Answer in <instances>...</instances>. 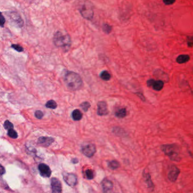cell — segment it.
Listing matches in <instances>:
<instances>
[{
	"label": "cell",
	"instance_id": "6da1fadb",
	"mask_svg": "<svg viewBox=\"0 0 193 193\" xmlns=\"http://www.w3.org/2000/svg\"><path fill=\"white\" fill-rule=\"evenodd\" d=\"M53 43L56 47L68 51L72 44L70 35L64 31H57L54 35Z\"/></svg>",
	"mask_w": 193,
	"mask_h": 193
},
{
	"label": "cell",
	"instance_id": "7a4b0ae2",
	"mask_svg": "<svg viewBox=\"0 0 193 193\" xmlns=\"http://www.w3.org/2000/svg\"><path fill=\"white\" fill-rule=\"evenodd\" d=\"M64 81L69 90L77 91L82 86V80L80 75L73 72H68L64 77Z\"/></svg>",
	"mask_w": 193,
	"mask_h": 193
},
{
	"label": "cell",
	"instance_id": "3957f363",
	"mask_svg": "<svg viewBox=\"0 0 193 193\" xmlns=\"http://www.w3.org/2000/svg\"><path fill=\"white\" fill-rule=\"evenodd\" d=\"M76 6L77 7L81 16L84 18L91 20L93 18V5L88 0H77Z\"/></svg>",
	"mask_w": 193,
	"mask_h": 193
},
{
	"label": "cell",
	"instance_id": "277c9868",
	"mask_svg": "<svg viewBox=\"0 0 193 193\" xmlns=\"http://www.w3.org/2000/svg\"><path fill=\"white\" fill-rule=\"evenodd\" d=\"M161 148L165 155L168 156L172 160L176 162L180 161L179 148L176 144H164L162 146Z\"/></svg>",
	"mask_w": 193,
	"mask_h": 193
},
{
	"label": "cell",
	"instance_id": "5b68a950",
	"mask_svg": "<svg viewBox=\"0 0 193 193\" xmlns=\"http://www.w3.org/2000/svg\"><path fill=\"white\" fill-rule=\"evenodd\" d=\"M8 16L11 22L16 27L21 28L23 26V21L22 20V18L17 12H9Z\"/></svg>",
	"mask_w": 193,
	"mask_h": 193
},
{
	"label": "cell",
	"instance_id": "8992f818",
	"mask_svg": "<svg viewBox=\"0 0 193 193\" xmlns=\"http://www.w3.org/2000/svg\"><path fill=\"white\" fill-rule=\"evenodd\" d=\"M82 152L84 155L88 158H90L96 153V147L94 144L91 143L86 144L82 147Z\"/></svg>",
	"mask_w": 193,
	"mask_h": 193
},
{
	"label": "cell",
	"instance_id": "52a82bcc",
	"mask_svg": "<svg viewBox=\"0 0 193 193\" xmlns=\"http://www.w3.org/2000/svg\"><path fill=\"white\" fill-rule=\"evenodd\" d=\"M147 86L149 87L153 88L154 90L159 91L162 90L164 87V82L162 80L155 81L154 79H149L147 82Z\"/></svg>",
	"mask_w": 193,
	"mask_h": 193
},
{
	"label": "cell",
	"instance_id": "ba28073f",
	"mask_svg": "<svg viewBox=\"0 0 193 193\" xmlns=\"http://www.w3.org/2000/svg\"><path fill=\"white\" fill-rule=\"evenodd\" d=\"M180 173V169L175 165H172L170 168L169 171L168 172V180L172 182H176L177 180V178Z\"/></svg>",
	"mask_w": 193,
	"mask_h": 193
},
{
	"label": "cell",
	"instance_id": "9c48e42d",
	"mask_svg": "<svg viewBox=\"0 0 193 193\" xmlns=\"http://www.w3.org/2000/svg\"><path fill=\"white\" fill-rule=\"evenodd\" d=\"M64 180L66 183L69 186H74L77 183V177L74 174L72 173H64L63 175Z\"/></svg>",
	"mask_w": 193,
	"mask_h": 193
},
{
	"label": "cell",
	"instance_id": "30bf717a",
	"mask_svg": "<svg viewBox=\"0 0 193 193\" xmlns=\"http://www.w3.org/2000/svg\"><path fill=\"white\" fill-rule=\"evenodd\" d=\"M51 187L53 193H61L62 191L61 182L56 178L51 179Z\"/></svg>",
	"mask_w": 193,
	"mask_h": 193
},
{
	"label": "cell",
	"instance_id": "8fae6325",
	"mask_svg": "<svg viewBox=\"0 0 193 193\" xmlns=\"http://www.w3.org/2000/svg\"><path fill=\"white\" fill-rule=\"evenodd\" d=\"M39 171L41 176L44 177H49L51 175V171L49 167L43 163L39 165Z\"/></svg>",
	"mask_w": 193,
	"mask_h": 193
},
{
	"label": "cell",
	"instance_id": "7c38bea8",
	"mask_svg": "<svg viewBox=\"0 0 193 193\" xmlns=\"http://www.w3.org/2000/svg\"><path fill=\"white\" fill-rule=\"evenodd\" d=\"M97 114L99 115H105L108 114L107 104L105 101H100L98 103Z\"/></svg>",
	"mask_w": 193,
	"mask_h": 193
},
{
	"label": "cell",
	"instance_id": "4fadbf2b",
	"mask_svg": "<svg viewBox=\"0 0 193 193\" xmlns=\"http://www.w3.org/2000/svg\"><path fill=\"white\" fill-rule=\"evenodd\" d=\"M54 139L51 137H41L39 138L38 142L44 146L48 147L54 142Z\"/></svg>",
	"mask_w": 193,
	"mask_h": 193
},
{
	"label": "cell",
	"instance_id": "5bb4252c",
	"mask_svg": "<svg viewBox=\"0 0 193 193\" xmlns=\"http://www.w3.org/2000/svg\"><path fill=\"white\" fill-rule=\"evenodd\" d=\"M102 187L104 192H109L113 189V183L109 180H104L102 182Z\"/></svg>",
	"mask_w": 193,
	"mask_h": 193
},
{
	"label": "cell",
	"instance_id": "9a60e30c",
	"mask_svg": "<svg viewBox=\"0 0 193 193\" xmlns=\"http://www.w3.org/2000/svg\"><path fill=\"white\" fill-rule=\"evenodd\" d=\"M144 181L147 184V186L148 188L151 190V191H153L154 189V185L153 184V181L151 180V176L149 173L147 172L146 173H144Z\"/></svg>",
	"mask_w": 193,
	"mask_h": 193
},
{
	"label": "cell",
	"instance_id": "2e32d148",
	"mask_svg": "<svg viewBox=\"0 0 193 193\" xmlns=\"http://www.w3.org/2000/svg\"><path fill=\"white\" fill-rule=\"evenodd\" d=\"M155 75L158 78H160L162 81H168V77L164 72L160 70H157L155 72Z\"/></svg>",
	"mask_w": 193,
	"mask_h": 193
},
{
	"label": "cell",
	"instance_id": "e0dca14e",
	"mask_svg": "<svg viewBox=\"0 0 193 193\" xmlns=\"http://www.w3.org/2000/svg\"><path fill=\"white\" fill-rule=\"evenodd\" d=\"M190 60V56L187 54H181L177 57L176 61L178 64H184L188 62Z\"/></svg>",
	"mask_w": 193,
	"mask_h": 193
},
{
	"label": "cell",
	"instance_id": "ac0fdd59",
	"mask_svg": "<svg viewBox=\"0 0 193 193\" xmlns=\"http://www.w3.org/2000/svg\"><path fill=\"white\" fill-rule=\"evenodd\" d=\"M72 118L75 121H79L82 118V113L79 109H75L72 113Z\"/></svg>",
	"mask_w": 193,
	"mask_h": 193
},
{
	"label": "cell",
	"instance_id": "d6986e66",
	"mask_svg": "<svg viewBox=\"0 0 193 193\" xmlns=\"http://www.w3.org/2000/svg\"><path fill=\"white\" fill-rule=\"evenodd\" d=\"M115 116L117 117L120 118H122L125 117L127 115V111L125 108H122L119 109L117 112H115Z\"/></svg>",
	"mask_w": 193,
	"mask_h": 193
},
{
	"label": "cell",
	"instance_id": "ffe728a7",
	"mask_svg": "<svg viewBox=\"0 0 193 193\" xmlns=\"http://www.w3.org/2000/svg\"><path fill=\"white\" fill-rule=\"evenodd\" d=\"M100 77L103 80L106 81H109L111 78V74L107 71H103L101 72L100 74Z\"/></svg>",
	"mask_w": 193,
	"mask_h": 193
},
{
	"label": "cell",
	"instance_id": "44dd1931",
	"mask_svg": "<svg viewBox=\"0 0 193 193\" xmlns=\"http://www.w3.org/2000/svg\"><path fill=\"white\" fill-rule=\"evenodd\" d=\"M45 106H46V107L48 108L54 109H56V108H57V103H56L55 101L51 100L48 101L46 103Z\"/></svg>",
	"mask_w": 193,
	"mask_h": 193
},
{
	"label": "cell",
	"instance_id": "7402d4cb",
	"mask_svg": "<svg viewBox=\"0 0 193 193\" xmlns=\"http://www.w3.org/2000/svg\"><path fill=\"white\" fill-rule=\"evenodd\" d=\"M108 166L112 169H116L120 167V163L117 161L113 160L108 162Z\"/></svg>",
	"mask_w": 193,
	"mask_h": 193
},
{
	"label": "cell",
	"instance_id": "603a6c76",
	"mask_svg": "<svg viewBox=\"0 0 193 193\" xmlns=\"http://www.w3.org/2000/svg\"><path fill=\"white\" fill-rule=\"evenodd\" d=\"M112 30V27L111 26L107 24V23H105L104 24L103 26V31L107 34H109L111 33V32Z\"/></svg>",
	"mask_w": 193,
	"mask_h": 193
},
{
	"label": "cell",
	"instance_id": "cb8c5ba5",
	"mask_svg": "<svg viewBox=\"0 0 193 193\" xmlns=\"http://www.w3.org/2000/svg\"><path fill=\"white\" fill-rule=\"evenodd\" d=\"M7 134H8V135H9L10 138H12V139H16V138H18V134H17V133H16L14 130H13L12 129H10V130H8Z\"/></svg>",
	"mask_w": 193,
	"mask_h": 193
},
{
	"label": "cell",
	"instance_id": "d4e9b609",
	"mask_svg": "<svg viewBox=\"0 0 193 193\" xmlns=\"http://www.w3.org/2000/svg\"><path fill=\"white\" fill-rule=\"evenodd\" d=\"M81 107L84 112H87L88 109L90 107V104L88 102H84L81 104Z\"/></svg>",
	"mask_w": 193,
	"mask_h": 193
},
{
	"label": "cell",
	"instance_id": "484cf974",
	"mask_svg": "<svg viewBox=\"0 0 193 193\" xmlns=\"http://www.w3.org/2000/svg\"><path fill=\"white\" fill-rule=\"evenodd\" d=\"M13 127H14L13 125L9 121L7 120V121L5 122V123H4V128H5V129H6V130H9L10 129H13Z\"/></svg>",
	"mask_w": 193,
	"mask_h": 193
},
{
	"label": "cell",
	"instance_id": "4316f807",
	"mask_svg": "<svg viewBox=\"0 0 193 193\" xmlns=\"http://www.w3.org/2000/svg\"><path fill=\"white\" fill-rule=\"evenodd\" d=\"M86 176L87 179L88 180H92L93 179V177H94L93 172L90 169L86 171Z\"/></svg>",
	"mask_w": 193,
	"mask_h": 193
},
{
	"label": "cell",
	"instance_id": "83f0119b",
	"mask_svg": "<svg viewBox=\"0 0 193 193\" xmlns=\"http://www.w3.org/2000/svg\"><path fill=\"white\" fill-rule=\"evenodd\" d=\"M11 47L18 52H22L23 51V48L18 44H12Z\"/></svg>",
	"mask_w": 193,
	"mask_h": 193
},
{
	"label": "cell",
	"instance_id": "f1b7e54d",
	"mask_svg": "<svg viewBox=\"0 0 193 193\" xmlns=\"http://www.w3.org/2000/svg\"><path fill=\"white\" fill-rule=\"evenodd\" d=\"M187 44L189 47H193V35L187 37Z\"/></svg>",
	"mask_w": 193,
	"mask_h": 193
},
{
	"label": "cell",
	"instance_id": "f546056e",
	"mask_svg": "<svg viewBox=\"0 0 193 193\" xmlns=\"http://www.w3.org/2000/svg\"><path fill=\"white\" fill-rule=\"evenodd\" d=\"M35 117L37 119H41V118H43V117L44 113L41 111H36L35 112Z\"/></svg>",
	"mask_w": 193,
	"mask_h": 193
},
{
	"label": "cell",
	"instance_id": "4dcf8cb0",
	"mask_svg": "<svg viewBox=\"0 0 193 193\" xmlns=\"http://www.w3.org/2000/svg\"><path fill=\"white\" fill-rule=\"evenodd\" d=\"M0 25L2 27H3V26L5 23V19L4 18L2 14H1V17H0Z\"/></svg>",
	"mask_w": 193,
	"mask_h": 193
},
{
	"label": "cell",
	"instance_id": "1f68e13d",
	"mask_svg": "<svg viewBox=\"0 0 193 193\" xmlns=\"http://www.w3.org/2000/svg\"><path fill=\"white\" fill-rule=\"evenodd\" d=\"M176 0H163V2L167 5H172L175 2Z\"/></svg>",
	"mask_w": 193,
	"mask_h": 193
},
{
	"label": "cell",
	"instance_id": "d6a6232c",
	"mask_svg": "<svg viewBox=\"0 0 193 193\" xmlns=\"http://www.w3.org/2000/svg\"><path fill=\"white\" fill-rule=\"evenodd\" d=\"M136 94H137V96L139 97L142 101H145V97L143 96V93L138 92V93H136Z\"/></svg>",
	"mask_w": 193,
	"mask_h": 193
},
{
	"label": "cell",
	"instance_id": "836d02e7",
	"mask_svg": "<svg viewBox=\"0 0 193 193\" xmlns=\"http://www.w3.org/2000/svg\"><path fill=\"white\" fill-rule=\"evenodd\" d=\"M5 173V169L2 165H1V174L2 175Z\"/></svg>",
	"mask_w": 193,
	"mask_h": 193
},
{
	"label": "cell",
	"instance_id": "e575fe53",
	"mask_svg": "<svg viewBox=\"0 0 193 193\" xmlns=\"http://www.w3.org/2000/svg\"><path fill=\"white\" fill-rule=\"evenodd\" d=\"M72 162H73V163H77V162H78V159H73L72 160Z\"/></svg>",
	"mask_w": 193,
	"mask_h": 193
},
{
	"label": "cell",
	"instance_id": "d590c367",
	"mask_svg": "<svg viewBox=\"0 0 193 193\" xmlns=\"http://www.w3.org/2000/svg\"><path fill=\"white\" fill-rule=\"evenodd\" d=\"M65 1H69V0H65Z\"/></svg>",
	"mask_w": 193,
	"mask_h": 193
}]
</instances>
